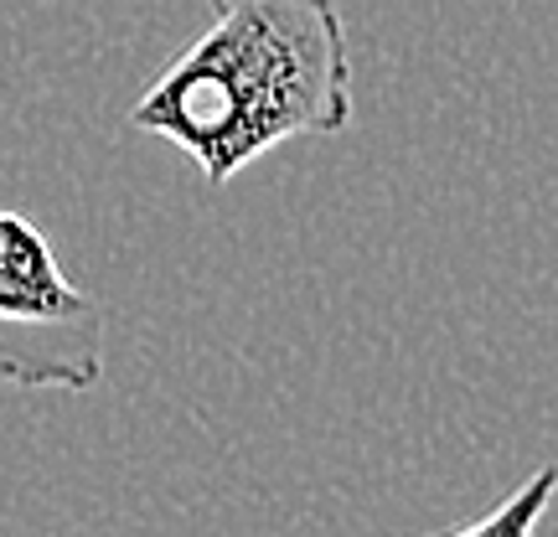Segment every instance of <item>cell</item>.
I'll use <instances>...</instances> for the list:
<instances>
[{
  "mask_svg": "<svg viewBox=\"0 0 558 537\" xmlns=\"http://www.w3.org/2000/svg\"><path fill=\"white\" fill-rule=\"evenodd\" d=\"M207 32L160 68L124 124L192 156L207 186L300 135L357 120L337 0H207Z\"/></svg>",
  "mask_w": 558,
  "mask_h": 537,
  "instance_id": "obj_1",
  "label": "cell"
},
{
  "mask_svg": "<svg viewBox=\"0 0 558 537\" xmlns=\"http://www.w3.org/2000/svg\"><path fill=\"white\" fill-rule=\"evenodd\" d=\"M104 378V310L62 274L37 222L0 207V382L88 393Z\"/></svg>",
  "mask_w": 558,
  "mask_h": 537,
  "instance_id": "obj_2",
  "label": "cell"
},
{
  "mask_svg": "<svg viewBox=\"0 0 558 537\" xmlns=\"http://www.w3.org/2000/svg\"><path fill=\"white\" fill-rule=\"evenodd\" d=\"M554 501H558V465H538V471L522 480L512 497H501V507H492L486 517L465 522V527H450V533H429V537H533Z\"/></svg>",
  "mask_w": 558,
  "mask_h": 537,
  "instance_id": "obj_3",
  "label": "cell"
}]
</instances>
